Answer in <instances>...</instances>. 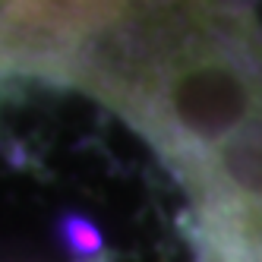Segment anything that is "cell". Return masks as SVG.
I'll return each instance as SVG.
<instances>
[{
    "label": "cell",
    "mask_w": 262,
    "mask_h": 262,
    "mask_svg": "<svg viewBox=\"0 0 262 262\" xmlns=\"http://www.w3.org/2000/svg\"><path fill=\"white\" fill-rule=\"evenodd\" d=\"M136 0H0V73L70 70Z\"/></svg>",
    "instance_id": "6da1fadb"
}]
</instances>
